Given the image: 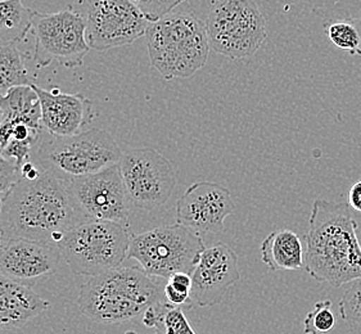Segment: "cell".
Here are the masks:
<instances>
[{
  "instance_id": "cell-28",
  "label": "cell",
  "mask_w": 361,
  "mask_h": 334,
  "mask_svg": "<svg viewBox=\"0 0 361 334\" xmlns=\"http://www.w3.org/2000/svg\"><path fill=\"white\" fill-rule=\"evenodd\" d=\"M348 206L353 210L361 212V180L355 183L348 192Z\"/></svg>"
},
{
  "instance_id": "cell-8",
  "label": "cell",
  "mask_w": 361,
  "mask_h": 334,
  "mask_svg": "<svg viewBox=\"0 0 361 334\" xmlns=\"http://www.w3.org/2000/svg\"><path fill=\"white\" fill-rule=\"evenodd\" d=\"M209 47L231 59L251 58L267 42V22L255 0H216L206 21Z\"/></svg>"
},
{
  "instance_id": "cell-1",
  "label": "cell",
  "mask_w": 361,
  "mask_h": 334,
  "mask_svg": "<svg viewBox=\"0 0 361 334\" xmlns=\"http://www.w3.org/2000/svg\"><path fill=\"white\" fill-rule=\"evenodd\" d=\"M82 221L87 218L75 207L67 180L48 170L32 180L18 176L3 194L0 226L6 240L27 238L58 246Z\"/></svg>"
},
{
  "instance_id": "cell-16",
  "label": "cell",
  "mask_w": 361,
  "mask_h": 334,
  "mask_svg": "<svg viewBox=\"0 0 361 334\" xmlns=\"http://www.w3.org/2000/svg\"><path fill=\"white\" fill-rule=\"evenodd\" d=\"M37 92L42 107V128L56 137H73L82 132L92 123L93 103L81 93L67 94L58 87L49 90L31 85Z\"/></svg>"
},
{
  "instance_id": "cell-17",
  "label": "cell",
  "mask_w": 361,
  "mask_h": 334,
  "mask_svg": "<svg viewBox=\"0 0 361 334\" xmlns=\"http://www.w3.org/2000/svg\"><path fill=\"white\" fill-rule=\"evenodd\" d=\"M51 307L49 301L37 296L31 288L0 276V329L25 327L30 320Z\"/></svg>"
},
{
  "instance_id": "cell-4",
  "label": "cell",
  "mask_w": 361,
  "mask_h": 334,
  "mask_svg": "<svg viewBox=\"0 0 361 334\" xmlns=\"http://www.w3.org/2000/svg\"><path fill=\"white\" fill-rule=\"evenodd\" d=\"M145 39L151 63L165 80L189 79L209 58L206 23L193 13H170L151 22Z\"/></svg>"
},
{
  "instance_id": "cell-5",
  "label": "cell",
  "mask_w": 361,
  "mask_h": 334,
  "mask_svg": "<svg viewBox=\"0 0 361 334\" xmlns=\"http://www.w3.org/2000/svg\"><path fill=\"white\" fill-rule=\"evenodd\" d=\"M34 156L39 166L68 180L117 165L123 152L115 139L101 129L73 137H56L44 130Z\"/></svg>"
},
{
  "instance_id": "cell-30",
  "label": "cell",
  "mask_w": 361,
  "mask_h": 334,
  "mask_svg": "<svg viewBox=\"0 0 361 334\" xmlns=\"http://www.w3.org/2000/svg\"><path fill=\"white\" fill-rule=\"evenodd\" d=\"M1 210H3V197H0V214H1Z\"/></svg>"
},
{
  "instance_id": "cell-22",
  "label": "cell",
  "mask_w": 361,
  "mask_h": 334,
  "mask_svg": "<svg viewBox=\"0 0 361 334\" xmlns=\"http://www.w3.org/2000/svg\"><path fill=\"white\" fill-rule=\"evenodd\" d=\"M25 59L17 44L0 40V97L11 89L31 85Z\"/></svg>"
},
{
  "instance_id": "cell-3",
  "label": "cell",
  "mask_w": 361,
  "mask_h": 334,
  "mask_svg": "<svg viewBox=\"0 0 361 334\" xmlns=\"http://www.w3.org/2000/svg\"><path fill=\"white\" fill-rule=\"evenodd\" d=\"M140 266H120L90 276L80 288L78 305L89 319L120 324L165 301V284Z\"/></svg>"
},
{
  "instance_id": "cell-6",
  "label": "cell",
  "mask_w": 361,
  "mask_h": 334,
  "mask_svg": "<svg viewBox=\"0 0 361 334\" xmlns=\"http://www.w3.org/2000/svg\"><path fill=\"white\" fill-rule=\"evenodd\" d=\"M131 237L123 224L87 220L66 233L58 248L75 276H97L121 266Z\"/></svg>"
},
{
  "instance_id": "cell-24",
  "label": "cell",
  "mask_w": 361,
  "mask_h": 334,
  "mask_svg": "<svg viewBox=\"0 0 361 334\" xmlns=\"http://www.w3.org/2000/svg\"><path fill=\"white\" fill-rule=\"evenodd\" d=\"M329 299L318 301L304 320V334L329 333L336 327V316L331 310Z\"/></svg>"
},
{
  "instance_id": "cell-9",
  "label": "cell",
  "mask_w": 361,
  "mask_h": 334,
  "mask_svg": "<svg viewBox=\"0 0 361 334\" xmlns=\"http://www.w3.org/2000/svg\"><path fill=\"white\" fill-rule=\"evenodd\" d=\"M32 31L37 68H45L54 61L66 68L84 65V58L90 51L87 42V22L71 8L56 13L35 12Z\"/></svg>"
},
{
  "instance_id": "cell-18",
  "label": "cell",
  "mask_w": 361,
  "mask_h": 334,
  "mask_svg": "<svg viewBox=\"0 0 361 334\" xmlns=\"http://www.w3.org/2000/svg\"><path fill=\"white\" fill-rule=\"evenodd\" d=\"M261 260L271 271L305 268L302 240L297 233L283 229L269 234L260 247Z\"/></svg>"
},
{
  "instance_id": "cell-21",
  "label": "cell",
  "mask_w": 361,
  "mask_h": 334,
  "mask_svg": "<svg viewBox=\"0 0 361 334\" xmlns=\"http://www.w3.org/2000/svg\"><path fill=\"white\" fill-rule=\"evenodd\" d=\"M143 323L147 328L154 330V334H197L190 326L183 307L159 302L149 307L143 314Z\"/></svg>"
},
{
  "instance_id": "cell-20",
  "label": "cell",
  "mask_w": 361,
  "mask_h": 334,
  "mask_svg": "<svg viewBox=\"0 0 361 334\" xmlns=\"http://www.w3.org/2000/svg\"><path fill=\"white\" fill-rule=\"evenodd\" d=\"M34 13L22 0H0V40H23L32 30Z\"/></svg>"
},
{
  "instance_id": "cell-14",
  "label": "cell",
  "mask_w": 361,
  "mask_h": 334,
  "mask_svg": "<svg viewBox=\"0 0 361 334\" xmlns=\"http://www.w3.org/2000/svg\"><path fill=\"white\" fill-rule=\"evenodd\" d=\"M231 190L220 184L195 183L176 204V223L201 234H220L225 218L234 212Z\"/></svg>"
},
{
  "instance_id": "cell-23",
  "label": "cell",
  "mask_w": 361,
  "mask_h": 334,
  "mask_svg": "<svg viewBox=\"0 0 361 334\" xmlns=\"http://www.w3.org/2000/svg\"><path fill=\"white\" fill-rule=\"evenodd\" d=\"M324 30L333 45L361 57V17L333 18L325 23Z\"/></svg>"
},
{
  "instance_id": "cell-29",
  "label": "cell",
  "mask_w": 361,
  "mask_h": 334,
  "mask_svg": "<svg viewBox=\"0 0 361 334\" xmlns=\"http://www.w3.org/2000/svg\"><path fill=\"white\" fill-rule=\"evenodd\" d=\"M4 242H6V240H4V233H3V229H1V226H0V249L3 247Z\"/></svg>"
},
{
  "instance_id": "cell-27",
  "label": "cell",
  "mask_w": 361,
  "mask_h": 334,
  "mask_svg": "<svg viewBox=\"0 0 361 334\" xmlns=\"http://www.w3.org/2000/svg\"><path fill=\"white\" fill-rule=\"evenodd\" d=\"M18 170L13 162L0 153V193L4 194L18 179Z\"/></svg>"
},
{
  "instance_id": "cell-19",
  "label": "cell",
  "mask_w": 361,
  "mask_h": 334,
  "mask_svg": "<svg viewBox=\"0 0 361 334\" xmlns=\"http://www.w3.org/2000/svg\"><path fill=\"white\" fill-rule=\"evenodd\" d=\"M31 85L13 87L7 94L0 97L3 121L29 125L34 129H43L40 101Z\"/></svg>"
},
{
  "instance_id": "cell-25",
  "label": "cell",
  "mask_w": 361,
  "mask_h": 334,
  "mask_svg": "<svg viewBox=\"0 0 361 334\" xmlns=\"http://www.w3.org/2000/svg\"><path fill=\"white\" fill-rule=\"evenodd\" d=\"M353 285L347 290L343 297L341 298V319L354 323L361 327V279L353 282Z\"/></svg>"
},
{
  "instance_id": "cell-2",
  "label": "cell",
  "mask_w": 361,
  "mask_h": 334,
  "mask_svg": "<svg viewBox=\"0 0 361 334\" xmlns=\"http://www.w3.org/2000/svg\"><path fill=\"white\" fill-rule=\"evenodd\" d=\"M305 240V269L312 279L334 288L361 279L357 223L347 204L317 199Z\"/></svg>"
},
{
  "instance_id": "cell-12",
  "label": "cell",
  "mask_w": 361,
  "mask_h": 334,
  "mask_svg": "<svg viewBox=\"0 0 361 334\" xmlns=\"http://www.w3.org/2000/svg\"><path fill=\"white\" fill-rule=\"evenodd\" d=\"M87 42L106 51L137 42L151 22L130 0H87Z\"/></svg>"
},
{
  "instance_id": "cell-31",
  "label": "cell",
  "mask_w": 361,
  "mask_h": 334,
  "mask_svg": "<svg viewBox=\"0 0 361 334\" xmlns=\"http://www.w3.org/2000/svg\"><path fill=\"white\" fill-rule=\"evenodd\" d=\"M125 334H139L137 333V332H134V330H128V332H126V333Z\"/></svg>"
},
{
  "instance_id": "cell-26",
  "label": "cell",
  "mask_w": 361,
  "mask_h": 334,
  "mask_svg": "<svg viewBox=\"0 0 361 334\" xmlns=\"http://www.w3.org/2000/svg\"><path fill=\"white\" fill-rule=\"evenodd\" d=\"M149 22H156L173 13V9L185 0H130Z\"/></svg>"
},
{
  "instance_id": "cell-13",
  "label": "cell",
  "mask_w": 361,
  "mask_h": 334,
  "mask_svg": "<svg viewBox=\"0 0 361 334\" xmlns=\"http://www.w3.org/2000/svg\"><path fill=\"white\" fill-rule=\"evenodd\" d=\"M59 259L61 251L54 243L12 238L0 249V276L32 290L54 276Z\"/></svg>"
},
{
  "instance_id": "cell-32",
  "label": "cell",
  "mask_w": 361,
  "mask_h": 334,
  "mask_svg": "<svg viewBox=\"0 0 361 334\" xmlns=\"http://www.w3.org/2000/svg\"><path fill=\"white\" fill-rule=\"evenodd\" d=\"M1 121H3V112H1V109H0V124H1Z\"/></svg>"
},
{
  "instance_id": "cell-10",
  "label": "cell",
  "mask_w": 361,
  "mask_h": 334,
  "mask_svg": "<svg viewBox=\"0 0 361 334\" xmlns=\"http://www.w3.org/2000/svg\"><path fill=\"white\" fill-rule=\"evenodd\" d=\"M133 207L153 211L166 204L176 185V171L164 154L152 148L123 153L118 162Z\"/></svg>"
},
{
  "instance_id": "cell-15",
  "label": "cell",
  "mask_w": 361,
  "mask_h": 334,
  "mask_svg": "<svg viewBox=\"0 0 361 334\" xmlns=\"http://www.w3.org/2000/svg\"><path fill=\"white\" fill-rule=\"evenodd\" d=\"M190 276V302L200 307L217 305L240 279L238 256L225 243H217L203 251Z\"/></svg>"
},
{
  "instance_id": "cell-7",
  "label": "cell",
  "mask_w": 361,
  "mask_h": 334,
  "mask_svg": "<svg viewBox=\"0 0 361 334\" xmlns=\"http://www.w3.org/2000/svg\"><path fill=\"white\" fill-rule=\"evenodd\" d=\"M204 249L198 233L176 223L133 235L128 259L147 274L167 280L178 273L192 276Z\"/></svg>"
},
{
  "instance_id": "cell-11",
  "label": "cell",
  "mask_w": 361,
  "mask_h": 334,
  "mask_svg": "<svg viewBox=\"0 0 361 334\" xmlns=\"http://www.w3.org/2000/svg\"><path fill=\"white\" fill-rule=\"evenodd\" d=\"M67 184L75 207L87 220L128 225L133 206L118 163L94 174L68 179Z\"/></svg>"
}]
</instances>
